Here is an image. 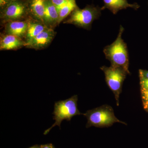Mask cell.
I'll return each mask as SVG.
<instances>
[{
  "label": "cell",
  "mask_w": 148,
  "mask_h": 148,
  "mask_svg": "<svg viewBox=\"0 0 148 148\" xmlns=\"http://www.w3.org/2000/svg\"><path fill=\"white\" fill-rule=\"evenodd\" d=\"M101 9L98 7L92 5H88L82 9L77 8L72 12L65 23L85 29H90L93 21L101 15Z\"/></svg>",
  "instance_id": "cell-4"
},
{
  "label": "cell",
  "mask_w": 148,
  "mask_h": 148,
  "mask_svg": "<svg viewBox=\"0 0 148 148\" xmlns=\"http://www.w3.org/2000/svg\"><path fill=\"white\" fill-rule=\"evenodd\" d=\"M83 114L87 118V128L91 126L108 127L112 126L115 123L127 125L117 118L112 108L108 105H103L96 108L89 110Z\"/></svg>",
  "instance_id": "cell-2"
},
{
  "label": "cell",
  "mask_w": 148,
  "mask_h": 148,
  "mask_svg": "<svg viewBox=\"0 0 148 148\" xmlns=\"http://www.w3.org/2000/svg\"><path fill=\"white\" fill-rule=\"evenodd\" d=\"M26 42L13 35L6 34L1 38L0 49L2 50H14L26 46Z\"/></svg>",
  "instance_id": "cell-10"
},
{
  "label": "cell",
  "mask_w": 148,
  "mask_h": 148,
  "mask_svg": "<svg viewBox=\"0 0 148 148\" xmlns=\"http://www.w3.org/2000/svg\"><path fill=\"white\" fill-rule=\"evenodd\" d=\"M41 148H53L52 146L51 145H43L42 146Z\"/></svg>",
  "instance_id": "cell-20"
},
{
  "label": "cell",
  "mask_w": 148,
  "mask_h": 148,
  "mask_svg": "<svg viewBox=\"0 0 148 148\" xmlns=\"http://www.w3.org/2000/svg\"><path fill=\"white\" fill-rule=\"evenodd\" d=\"M27 12L26 5L21 0L12 2L2 10L1 17L9 22L17 21L25 16Z\"/></svg>",
  "instance_id": "cell-6"
},
{
  "label": "cell",
  "mask_w": 148,
  "mask_h": 148,
  "mask_svg": "<svg viewBox=\"0 0 148 148\" xmlns=\"http://www.w3.org/2000/svg\"><path fill=\"white\" fill-rule=\"evenodd\" d=\"M51 1L53 4L57 8L59 12L60 9L64 5V4L68 0H51Z\"/></svg>",
  "instance_id": "cell-16"
},
{
  "label": "cell",
  "mask_w": 148,
  "mask_h": 148,
  "mask_svg": "<svg viewBox=\"0 0 148 148\" xmlns=\"http://www.w3.org/2000/svg\"><path fill=\"white\" fill-rule=\"evenodd\" d=\"M28 22L27 21H11L6 25L5 31L6 34L13 35L21 38L26 36Z\"/></svg>",
  "instance_id": "cell-11"
},
{
  "label": "cell",
  "mask_w": 148,
  "mask_h": 148,
  "mask_svg": "<svg viewBox=\"0 0 148 148\" xmlns=\"http://www.w3.org/2000/svg\"><path fill=\"white\" fill-rule=\"evenodd\" d=\"M47 27L41 22L29 21L26 33V43L29 42L39 34Z\"/></svg>",
  "instance_id": "cell-12"
},
{
  "label": "cell",
  "mask_w": 148,
  "mask_h": 148,
  "mask_svg": "<svg viewBox=\"0 0 148 148\" xmlns=\"http://www.w3.org/2000/svg\"><path fill=\"white\" fill-rule=\"evenodd\" d=\"M77 8L76 0H68L59 11L58 24H60Z\"/></svg>",
  "instance_id": "cell-14"
},
{
  "label": "cell",
  "mask_w": 148,
  "mask_h": 148,
  "mask_svg": "<svg viewBox=\"0 0 148 148\" xmlns=\"http://www.w3.org/2000/svg\"><path fill=\"white\" fill-rule=\"evenodd\" d=\"M144 106V108L145 110L148 112V105H145V106Z\"/></svg>",
  "instance_id": "cell-21"
},
{
  "label": "cell",
  "mask_w": 148,
  "mask_h": 148,
  "mask_svg": "<svg viewBox=\"0 0 148 148\" xmlns=\"http://www.w3.org/2000/svg\"><path fill=\"white\" fill-rule=\"evenodd\" d=\"M43 23L49 28L58 24L59 12L51 0H45Z\"/></svg>",
  "instance_id": "cell-8"
},
{
  "label": "cell",
  "mask_w": 148,
  "mask_h": 148,
  "mask_svg": "<svg viewBox=\"0 0 148 148\" xmlns=\"http://www.w3.org/2000/svg\"><path fill=\"white\" fill-rule=\"evenodd\" d=\"M29 148H38L37 147H32Z\"/></svg>",
  "instance_id": "cell-22"
},
{
  "label": "cell",
  "mask_w": 148,
  "mask_h": 148,
  "mask_svg": "<svg viewBox=\"0 0 148 148\" xmlns=\"http://www.w3.org/2000/svg\"><path fill=\"white\" fill-rule=\"evenodd\" d=\"M139 74H140V77L148 79V71L140 70Z\"/></svg>",
  "instance_id": "cell-19"
},
{
  "label": "cell",
  "mask_w": 148,
  "mask_h": 148,
  "mask_svg": "<svg viewBox=\"0 0 148 148\" xmlns=\"http://www.w3.org/2000/svg\"><path fill=\"white\" fill-rule=\"evenodd\" d=\"M123 31L124 28L121 26L116 40L112 43L105 47L103 52L106 58L110 62L111 66L121 68L127 74H130L127 47L122 38Z\"/></svg>",
  "instance_id": "cell-1"
},
{
  "label": "cell",
  "mask_w": 148,
  "mask_h": 148,
  "mask_svg": "<svg viewBox=\"0 0 148 148\" xmlns=\"http://www.w3.org/2000/svg\"><path fill=\"white\" fill-rule=\"evenodd\" d=\"M45 3V0H32L30 4V8L33 15L39 21L43 23Z\"/></svg>",
  "instance_id": "cell-13"
},
{
  "label": "cell",
  "mask_w": 148,
  "mask_h": 148,
  "mask_svg": "<svg viewBox=\"0 0 148 148\" xmlns=\"http://www.w3.org/2000/svg\"><path fill=\"white\" fill-rule=\"evenodd\" d=\"M140 84L141 88L148 90V79L140 77Z\"/></svg>",
  "instance_id": "cell-17"
},
{
  "label": "cell",
  "mask_w": 148,
  "mask_h": 148,
  "mask_svg": "<svg viewBox=\"0 0 148 148\" xmlns=\"http://www.w3.org/2000/svg\"><path fill=\"white\" fill-rule=\"evenodd\" d=\"M101 69L104 72L107 84L113 92L117 105L119 106V95L121 92L123 83L127 73L123 69L115 66H103Z\"/></svg>",
  "instance_id": "cell-5"
},
{
  "label": "cell",
  "mask_w": 148,
  "mask_h": 148,
  "mask_svg": "<svg viewBox=\"0 0 148 148\" xmlns=\"http://www.w3.org/2000/svg\"><path fill=\"white\" fill-rule=\"evenodd\" d=\"M55 35V32L53 29L47 27L39 34L27 43L26 47L36 49L44 48L51 42Z\"/></svg>",
  "instance_id": "cell-7"
},
{
  "label": "cell",
  "mask_w": 148,
  "mask_h": 148,
  "mask_svg": "<svg viewBox=\"0 0 148 148\" xmlns=\"http://www.w3.org/2000/svg\"><path fill=\"white\" fill-rule=\"evenodd\" d=\"M141 95L143 106L148 105V90L141 88Z\"/></svg>",
  "instance_id": "cell-15"
},
{
  "label": "cell",
  "mask_w": 148,
  "mask_h": 148,
  "mask_svg": "<svg viewBox=\"0 0 148 148\" xmlns=\"http://www.w3.org/2000/svg\"><path fill=\"white\" fill-rule=\"evenodd\" d=\"M77 101V95H75L66 100L56 102L53 112L55 122L51 127L45 130L44 134H47L55 126L60 127L61 123L64 120L70 121L75 116L82 114L78 109Z\"/></svg>",
  "instance_id": "cell-3"
},
{
  "label": "cell",
  "mask_w": 148,
  "mask_h": 148,
  "mask_svg": "<svg viewBox=\"0 0 148 148\" xmlns=\"http://www.w3.org/2000/svg\"><path fill=\"white\" fill-rule=\"evenodd\" d=\"M15 0H0V6L2 10L5 8L9 4Z\"/></svg>",
  "instance_id": "cell-18"
},
{
  "label": "cell",
  "mask_w": 148,
  "mask_h": 148,
  "mask_svg": "<svg viewBox=\"0 0 148 148\" xmlns=\"http://www.w3.org/2000/svg\"><path fill=\"white\" fill-rule=\"evenodd\" d=\"M104 5L101 10L108 9L114 14H116L119 11L127 8L138 9L139 5L138 4H130L127 0H103Z\"/></svg>",
  "instance_id": "cell-9"
}]
</instances>
